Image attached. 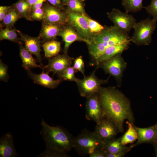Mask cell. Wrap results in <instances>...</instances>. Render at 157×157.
<instances>
[{
    "mask_svg": "<svg viewBox=\"0 0 157 157\" xmlns=\"http://www.w3.org/2000/svg\"><path fill=\"white\" fill-rule=\"evenodd\" d=\"M105 72L115 78L118 81H121L123 72L126 67V63L119 53L108 60L99 64Z\"/></svg>",
    "mask_w": 157,
    "mask_h": 157,
    "instance_id": "obj_8",
    "label": "cell"
},
{
    "mask_svg": "<svg viewBox=\"0 0 157 157\" xmlns=\"http://www.w3.org/2000/svg\"><path fill=\"white\" fill-rule=\"evenodd\" d=\"M42 7L44 13L42 22L49 24L63 26L67 24L66 9H61L48 2L44 3Z\"/></svg>",
    "mask_w": 157,
    "mask_h": 157,
    "instance_id": "obj_10",
    "label": "cell"
},
{
    "mask_svg": "<svg viewBox=\"0 0 157 157\" xmlns=\"http://www.w3.org/2000/svg\"><path fill=\"white\" fill-rule=\"evenodd\" d=\"M98 94L104 117L113 122L119 132L123 133L125 120L133 124L134 121L129 100L114 87H101Z\"/></svg>",
    "mask_w": 157,
    "mask_h": 157,
    "instance_id": "obj_1",
    "label": "cell"
},
{
    "mask_svg": "<svg viewBox=\"0 0 157 157\" xmlns=\"http://www.w3.org/2000/svg\"><path fill=\"white\" fill-rule=\"evenodd\" d=\"M21 18V17L14 6H11L7 14L1 22V27L13 28L16 22Z\"/></svg>",
    "mask_w": 157,
    "mask_h": 157,
    "instance_id": "obj_24",
    "label": "cell"
},
{
    "mask_svg": "<svg viewBox=\"0 0 157 157\" xmlns=\"http://www.w3.org/2000/svg\"><path fill=\"white\" fill-rule=\"evenodd\" d=\"M38 0H26L30 6L32 7L37 2Z\"/></svg>",
    "mask_w": 157,
    "mask_h": 157,
    "instance_id": "obj_42",
    "label": "cell"
},
{
    "mask_svg": "<svg viewBox=\"0 0 157 157\" xmlns=\"http://www.w3.org/2000/svg\"><path fill=\"white\" fill-rule=\"evenodd\" d=\"M17 31L22 41L24 44L25 48L31 54L35 55L37 61L40 65L43 67L40 54L41 51L40 39L38 36H31L23 33L19 30H17Z\"/></svg>",
    "mask_w": 157,
    "mask_h": 157,
    "instance_id": "obj_14",
    "label": "cell"
},
{
    "mask_svg": "<svg viewBox=\"0 0 157 157\" xmlns=\"http://www.w3.org/2000/svg\"><path fill=\"white\" fill-rule=\"evenodd\" d=\"M73 67L76 72H79L85 77L84 61L82 56H80L74 60Z\"/></svg>",
    "mask_w": 157,
    "mask_h": 157,
    "instance_id": "obj_33",
    "label": "cell"
},
{
    "mask_svg": "<svg viewBox=\"0 0 157 157\" xmlns=\"http://www.w3.org/2000/svg\"><path fill=\"white\" fill-rule=\"evenodd\" d=\"M89 156L90 157H106L105 151L104 149L97 151Z\"/></svg>",
    "mask_w": 157,
    "mask_h": 157,
    "instance_id": "obj_39",
    "label": "cell"
},
{
    "mask_svg": "<svg viewBox=\"0 0 157 157\" xmlns=\"http://www.w3.org/2000/svg\"><path fill=\"white\" fill-rule=\"evenodd\" d=\"M40 134L46 148L68 152L73 148L74 137L62 126H51L42 119Z\"/></svg>",
    "mask_w": 157,
    "mask_h": 157,
    "instance_id": "obj_3",
    "label": "cell"
},
{
    "mask_svg": "<svg viewBox=\"0 0 157 157\" xmlns=\"http://www.w3.org/2000/svg\"><path fill=\"white\" fill-rule=\"evenodd\" d=\"M128 34L123 32L114 26H104L100 33L93 34L87 44L89 53L95 63L108 47L131 41Z\"/></svg>",
    "mask_w": 157,
    "mask_h": 157,
    "instance_id": "obj_2",
    "label": "cell"
},
{
    "mask_svg": "<svg viewBox=\"0 0 157 157\" xmlns=\"http://www.w3.org/2000/svg\"><path fill=\"white\" fill-rule=\"evenodd\" d=\"M78 79L76 82L80 96L87 98L99 93L101 85L106 83L108 80L100 79L97 78L94 71L90 75Z\"/></svg>",
    "mask_w": 157,
    "mask_h": 157,
    "instance_id": "obj_6",
    "label": "cell"
},
{
    "mask_svg": "<svg viewBox=\"0 0 157 157\" xmlns=\"http://www.w3.org/2000/svg\"><path fill=\"white\" fill-rule=\"evenodd\" d=\"M64 26L49 24L42 22L38 37L44 42L54 40L58 36L60 31Z\"/></svg>",
    "mask_w": 157,
    "mask_h": 157,
    "instance_id": "obj_19",
    "label": "cell"
},
{
    "mask_svg": "<svg viewBox=\"0 0 157 157\" xmlns=\"http://www.w3.org/2000/svg\"><path fill=\"white\" fill-rule=\"evenodd\" d=\"M58 36L61 37L65 43L63 51L67 53L71 45L76 41L84 42L87 44L89 42L81 38L70 26L67 24L64 26L60 31Z\"/></svg>",
    "mask_w": 157,
    "mask_h": 157,
    "instance_id": "obj_15",
    "label": "cell"
},
{
    "mask_svg": "<svg viewBox=\"0 0 157 157\" xmlns=\"http://www.w3.org/2000/svg\"><path fill=\"white\" fill-rule=\"evenodd\" d=\"M11 6H1L0 7V21H2L8 13Z\"/></svg>",
    "mask_w": 157,
    "mask_h": 157,
    "instance_id": "obj_37",
    "label": "cell"
},
{
    "mask_svg": "<svg viewBox=\"0 0 157 157\" xmlns=\"http://www.w3.org/2000/svg\"><path fill=\"white\" fill-rule=\"evenodd\" d=\"M104 144L94 132L85 130L74 137L73 148L80 155L89 156L103 149Z\"/></svg>",
    "mask_w": 157,
    "mask_h": 157,
    "instance_id": "obj_4",
    "label": "cell"
},
{
    "mask_svg": "<svg viewBox=\"0 0 157 157\" xmlns=\"http://www.w3.org/2000/svg\"><path fill=\"white\" fill-rule=\"evenodd\" d=\"M42 46L45 56L49 58L58 55L61 49L60 43L55 40L44 42Z\"/></svg>",
    "mask_w": 157,
    "mask_h": 157,
    "instance_id": "obj_23",
    "label": "cell"
},
{
    "mask_svg": "<svg viewBox=\"0 0 157 157\" xmlns=\"http://www.w3.org/2000/svg\"><path fill=\"white\" fill-rule=\"evenodd\" d=\"M134 126L138 134L137 142L131 145L133 148L144 143H154L157 136V128L156 124L147 128H140Z\"/></svg>",
    "mask_w": 157,
    "mask_h": 157,
    "instance_id": "obj_17",
    "label": "cell"
},
{
    "mask_svg": "<svg viewBox=\"0 0 157 157\" xmlns=\"http://www.w3.org/2000/svg\"><path fill=\"white\" fill-rule=\"evenodd\" d=\"M86 0H82V1H85Z\"/></svg>",
    "mask_w": 157,
    "mask_h": 157,
    "instance_id": "obj_47",
    "label": "cell"
},
{
    "mask_svg": "<svg viewBox=\"0 0 157 157\" xmlns=\"http://www.w3.org/2000/svg\"><path fill=\"white\" fill-rule=\"evenodd\" d=\"M66 6V9L71 12L81 14L86 13L82 0H69Z\"/></svg>",
    "mask_w": 157,
    "mask_h": 157,
    "instance_id": "obj_29",
    "label": "cell"
},
{
    "mask_svg": "<svg viewBox=\"0 0 157 157\" xmlns=\"http://www.w3.org/2000/svg\"><path fill=\"white\" fill-rule=\"evenodd\" d=\"M142 1L143 0H122V4L126 13H136L144 8Z\"/></svg>",
    "mask_w": 157,
    "mask_h": 157,
    "instance_id": "obj_28",
    "label": "cell"
},
{
    "mask_svg": "<svg viewBox=\"0 0 157 157\" xmlns=\"http://www.w3.org/2000/svg\"><path fill=\"white\" fill-rule=\"evenodd\" d=\"M130 42L129 41L108 47L96 61V65L98 66L100 63L108 60L117 54L122 53L123 51L128 49Z\"/></svg>",
    "mask_w": 157,
    "mask_h": 157,
    "instance_id": "obj_20",
    "label": "cell"
},
{
    "mask_svg": "<svg viewBox=\"0 0 157 157\" xmlns=\"http://www.w3.org/2000/svg\"><path fill=\"white\" fill-rule=\"evenodd\" d=\"M74 59L65 53L49 58L48 65L43 67L46 72H52L58 76L67 67L71 66Z\"/></svg>",
    "mask_w": 157,
    "mask_h": 157,
    "instance_id": "obj_12",
    "label": "cell"
},
{
    "mask_svg": "<svg viewBox=\"0 0 157 157\" xmlns=\"http://www.w3.org/2000/svg\"><path fill=\"white\" fill-rule=\"evenodd\" d=\"M8 67L6 64L3 63L2 60L0 61V80L5 82H7L9 76L8 73Z\"/></svg>",
    "mask_w": 157,
    "mask_h": 157,
    "instance_id": "obj_36",
    "label": "cell"
},
{
    "mask_svg": "<svg viewBox=\"0 0 157 157\" xmlns=\"http://www.w3.org/2000/svg\"><path fill=\"white\" fill-rule=\"evenodd\" d=\"M18 35L17 30L15 28H1L0 31V40H8L18 44L22 42Z\"/></svg>",
    "mask_w": 157,
    "mask_h": 157,
    "instance_id": "obj_27",
    "label": "cell"
},
{
    "mask_svg": "<svg viewBox=\"0 0 157 157\" xmlns=\"http://www.w3.org/2000/svg\"><path fill=\"white\" fill-rule=\"evenodd\" d=\"M44 16V11L42 7L32 10L30 17L32 21L42 20Z\"/></svg>",
    "mask_w": 157,
    "mask_h": 157,
    "instance_id": "obj_34",
    "label": "cell"
},
{
    "mask_svg": "<svg viewBox=\"0 0 157 157\" xmlns=\"http://www.w3.org/2000/svg\"><path fill=\"white\" fill-rule=\"evenodd\" d=\"M157 21L155 18L151 19L149 17L136 22L133 28L134 32L131 38V41L138 46L149 45Z\"/></svg>",
    "mask_w": 157,
    "mask_h": 157,
    "instance_id": "obj_5",
    "label": "cell"
},
{
    "mask_svg": "<svg viewBox=\"0 0 157 157\" xmlns=\"http://www.w3.org/2000/svg\"><path fill=\"white\" fill-rule=\"evenodd\" d=\"M108 18L113 22L114 26L119 31L128 34L136 23L135 18L131 15L119 10L113 8L107 13Z\"/></svg>",
    "mask_w": 157,
    "mask_h": 157,
    "instance_id": "obj_7",
    "label": "cell"
},
{
    "mask_svg": "<svg viewBox=\"0 0 157 157\" xmlns=\"http://www.w3.org/2000/svg\"><path fill=\"white\" fill-rule=\"evenodd\" d=\"M76 72L73 67L71 66L67 68L58 76L62 80L76 82L78 79L75 76V74Z\"/></svg>",
    "mask_w": 157,
    "mask_h": 157,
    "instance_id": "obj_31",
    "label": "cell"
},
{
    "mask_svg": "<svg viewBox=\"0 0 157 157\" xmlns=\"http://www.w3.org/2000/svg\"><path fill=\"white\" fill-rule=\"evenodd\" d=\"M69 0H61L65 6H66Z\"/></svg>",
    "mask_w": 157,
    "mask_h": 157,
    "instance_id": "obj_43",
    "label": "cell"
},
{
    "mask_svg": "<svg viewBox=\"0 0 157 157\" xmlns=\"http://www.w3.org/2000/svg\"><path fill=\"white\" fill-rule=\"evenodd\" d=\"M29 77L33 82L38 85L50 89H54L58 87L62 80L60 79L54 80L49 75V73L44 72L43 69L42 73L39 74H35L30 70H27Z\"/></svg>",
    "mask_w": 157,
    "mask_h": 157,
    "instance_id": "obj_16",
    "label": "cell"
},
{
    "mask_svg": "<svg viewBox=\"0 0 157 157\" xmlns=\"http://www.w3.org/2000/svg\"><path fill=\"white\" fill-rule=\"evenodd\" d=\"M155 153V156L157 157V147L154 145Z\"/></svg>",
    "mask_w": 157,
    "mask_h": 157,
    "instance_id": "obj_44",
    "label": "cell"
},
{
    "mask_svg": "<svg viewBox=\"0 0 157 157\" xmlns=\"http://www.w3.org/2000/svg\"><path fill=\"white\" fill-rule=\"evenodd\" d=\"M105 151L106 157H123L125 156L122 154L111 153L106 152Z\"/></svg>",
    "mask_w": 157,
    "mask_h": 157,
    "instance_id": "obj_41",
    "label": "cell"
},
{
    "mask_svg": "<svg viewBox=\"0 0 157 157\" xmlns=\"http://www.w3.org/2000/svg\"><path fill=\"white\" fill-rule=\"evenodd\" d=\"M144 8L153 18L157 19V0H151L150 5L144 7Z\"/></svg>",
    "mask_w": 157,
    "mask_h": 157,
    "instance_id": "obj_35",
    "label": "cell"
},
{
    "mask_svg": "<svg viewBox=\"0 0 157 157\" xmlns=\"http://www.w3.org/2000/svg\"><path fill=\"white\" fill-rule=\"evenodd\" d=\"M13 6L21 18L27 20L32 21L30 17L32 7L26 0H19Z\"/></svg>",
    "mask_w": 157,
    "mask_h": 157,
    "instance_id": "obj_25",
    "label": "cell"
},
{
    "mask_svg": "<svg viewBox=\"0 0 157 157\" xmlns=\"http://www.w3.org/2000/svg\"><path fill=\"white\" fill-rule=\"evenodd\" d=\"M51 5L60 8L65 10L64 5L61 0H46Z\"/></svg>",
    "mask_w": 157,
    "mask_h": 157,
    "instance_id": "obj_38",
    "label": "cell"
},
{
    "mask_svg": "<svg viewBox=\"0 0 157 157\" xmlns=\"http://www.w3.org/2000/svg\"><path fill=\"white\" fill-rule=\"evenodd\" d=\"M94 132L104 144L115 139L119 132L113 122L104 117L96 125Z\"/></svg>",
    "mask_w": 157,
    "mask_h": 157,
    "instance_id": "obj_13",
    "label": "cell"
},
{
    "mask_svg": "<svg viewBox=\"0 0 157 157\" xmlns=\"http://www.w3.org/2000/svg\"><path fill=\"white\" fill-rule=\"evenodd\" d=\"M85 117L98 124L104 117L103 111L99 94L86 98L85 104Z\"/></svg>",
    "mask_w": 157,
    "mask_h": 157,
    "instance_id": "obj_11",
    "label": "cell"
},
{
    "mask_svg": "<svg viewBox=\"0 0 157 157\" xmlns=\"http://www.w3.org/2000/svg\"><path fill=\"white\" fill-rule=\"evenodd\" d=\"M121 137H120L105 143L103 149L106 152L125 155L132 148L131 146L129 147H127L122 144L121 142Z\"/></svg>",
    "mask_w": 157,
    "mask_h": 157,
    "instance_id": "obj_22",
    "label": "cell"
},
{
    "mask_svg": "<svg viewBox=\"0 0 157 157\" xmlns=\"http://www.w3.org/2000/svg\"><path fill=\"white\" fill-rule=\"evenodd\" d=\"M18 156L14 146L12 134L8 132L2 136L0 138V157H15Z\"/></svg>",
    "mask_w": 157,
    "mask_h": 157,
    "instance_id": "obj_18",
    "label": "cell"
},
{
    "mask_svg": "<svg viewBox=\"0 0 157 157\" xmlns=\"http://www.w3.org/2000/svg\"><path fill=\"white\" fill-rule=\"evenodd\" d=\"M67 24L72 27L82 38L88 40L93 33L90 31L86 19L81 14L70 11L66 9Z\"/></svg>",
    "mask_w": 157,
    "mask_h": 157,
    "instance_id": "obj_9",
    "label": "cell"
},
{
    "mask_svg": "<svg viewBox=\"0 0 157 157\" xmlns=\"http://www.w3.org/2000/svg\"><path fill=\"white\" fill-rule=\"evenodd\" d=\"M156 127H157V122L156 123Z\"/></svg>",
    "mask_w": 157,
    "mask_h": 157,
    "instance_id": "obj_46",
    "label": "cell"
},
{
    "mask_svg": "<svg viewBox=\"0 0 157 157\" xmlns=\"http://www.w3.org/2000/svg\"><path fill=\"white\" fill-rule=\"evenodd\" d=\"M126 123L127 125L128 129L121 137V139L122 144L125 145L132 143L137 140L138 138L137 133L133 124L128 121L126 122Z\"/></svg>",
    "mask_w": 157,
    "mask_h": 157,
    "instance_id": "obj_26",
    "label": "cell"
},
{
    "mask_svg": "<svg viewBox=\"0 0 157 157\" xmlns=\"http://www.w3.org/2000/svg\"><path fill=\"white\" fill-rule=\"evenodd\" d=\"M19 50V56L22 61V67L26 71L32 68L40 67L42 66L36 63L37 60L25 48L22 42L18 44Z\"/></svg>",
    "mask_w": 157,
    "mask_h": 157,
    "instance_id": "obj_21",
    "label": "cell"
},
{
    "mask_svg": "<svg viewBox=\"0 0 157 157\" xmlns=\"http://www.w3.org/2000/svg\"><path fill=\"white\" fill-rule=\"evenodd\" d=\"M40 157H69L67 153L46 148V150L40 154Z\"/></svg>",
    "mask_w": 157,
    "mask_h": 157,
    "instance_id": "obj_32",
    "label": "cell"
},
{
    "mask_svg": "<svg viewBox=\"0 0 157 157\" xmlns=\"http://www.w3.org/2000/svg\"><path fill=\"white\" fill-rule=\"evenodd\" d=\"M154 145H155L157 147V136L155 141V142L154 143Z\"/></svg>",
    "mask_w": 157,
    "mask_h": 157,
    "instance_id": "obj_45",
    "label": "cell"
},
{
    "mask_svg": "<svg viewBox=\"0 0 157 157\" xmlns=\"http://www.w3.org/2000/svg\"><path fill=\"white\" fill-rule=\"evenodd\" d=\"M86 19L90 32L93 34L100 32L104 28V26L100 24L96 21L92 19L86 13L82 14Z\"/></svg>",
    "mask_w": 157,
    "mask_h": 157,
    "instance_id": "obj_30",
    "label": "cell"
},
{
    "mask_svg": "<svg viewBox=\"0 0 157 157\" xmlns=\"http://www.w3.org/2000/svg\"><path fill=\"white\" fill-rule=\"evenodd\" d=\"M46 1V0H38L36 3L32 7V10L42 7L44 2Z\"/></svg>",
    "mask_w": 157,
    "mask_h": 157,
    "instance_id": "obj_40",
    "label": "cell"
}]
</instances>
